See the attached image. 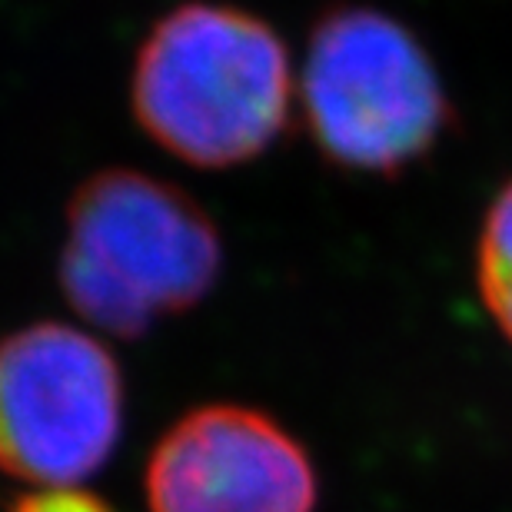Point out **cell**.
<instances>
[{
    "instance_id": "obj_1",
    "label": "cell",
    "mask_w": 512,
    "mask_h": 512,
    "mask_svg": "<svg viewBox=\"0 0 512 512\" xmlns=\"http://www.w3.org/2000/svg\"><path fill=\"white\" fill-rule=\"evenodd\" d=\"M130 104L160 150L200 170L263 157L290 124L293 67L263 17L230 4L163 14L137 50Z\"/></svg>"
},
{
    "instance_id": "obj_2",
    "label": "cell",
    "mask_w": 512,
    "mask_h": 512,
    "mask_svg": "<svg viewBox=\"0 0 512 512\" xmlns=\"http://www.w3.org/2000/svg\"><path fill=\"white\" fill-rule=\"evenodd\" d=\"M217 223L190 193L143 170H100L74 190L57 280L100 333L137 340L193 310L220 280Z\"/></svg>"
},
{
    "instance_id": "obj_3",
    "label": "cell",
    "mask_w": 512,
    "mask_h": 512,
    "mask_svg": "<svg viewBox=\"0 0 512 512\" xmlns=\"http://www.w3.org/2000/svg\"><path fill=\"white\" fill-rule=\"evenodd\" d=\"M300 107L326 160L380 177L423 160L453 120L439 70L413 30L350 4L326 10L310 30Z\"/></svg>"
},
{
    "instance_id": "obj_4",
    "label": "cell",
    "mask_w": 512,
    "mask_h": 512,
    "mask_svg": "<svg viewBox=\"0 0 512 512\" xmlns=\"http://www.w3.org/2000/svg\"><path fill=\"white\" fill-rule=\"evenodd\" d=\"M124 373L94 333L40 320L0 340V473L84 486L124 436Z\"/></svg>"
},
{
    "instance_id": "obj_5",
    "label": "cell",
    "mask_w": 512,
    "mask_h": 512,
    "mask_svg": "<svg viewBox=\"0 0 512 512\" xmlns=\"http://www.w3.org/2000/svg\"><path fill=\"white\" fill-rule=\"evenodd\" d=\"M150 512H316L310 453L263 409L210 403L180 416L143 473Z\"/></svg>"
},
{
    "instance_id": "obj_6",
    "label": "cell",
    "mask_w": 512,
    "mask_h": 512,
    "mask_svg": "<svg viewBox=\"0 0 512 512\" xmlns=\"http://www.w3.org/2000/svg\"><path fill=\"white\" fill-rule=\"evenodd\" d=\"M476 280L489 316L512 343V183H506L489 203L479 233Z\"/></svg>"
},
{
    "instance_id": "obj_7",
    "label": "cell",
    "mask_w": 512,
    "mask_h": 512,
    "mask_svg": "<svg viewBox=\"0 0 512 512\" xmlns=\"http://www.w3.org/2000/svg\"><path fill=\"white\" fill-rule=\"evenodd\" d=\"M10 512H114L84 486H37L17 499Z\"/></svg>"
}]
</instances>
